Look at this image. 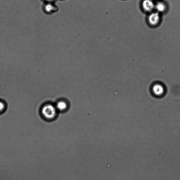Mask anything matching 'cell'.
Here are the masks:
<instances>
[{
	"label": "cell",
	"mask_w": 180,
	"mask_h": 180,
	"mask_svg": "<svg viewBox=\"0 0 180 180\" xmlns=\"http://www.w3.org/2000/svg\"><path fill=\"white\" fill-rule=\"evenodd\" d=\"M42 113L45 118L51 120L56 117L57 109L56 107L51 104L45 105L42 108Z\"/></svg>",
	"instance_id": "1"
},
{
	"label": "cell",
	"mask_w": 180,
	"mask_h": 180,
	"mask_svg": "<svg viewBox=\"0 0 180 180\" xmlns=\"http://www.w3.org/2000/svg\"><path fill=\"white\" fill-rule=\"evenodd\" d=\"M149 22L152 26H156L158 24L160 21V16L159 13H151L149 15L148 18Z\"/></svg>",
	"instance_id": "2"
},
{
	"label": "cell",
	"mask_w": 180,
	"mask_h": 180,
	"mask_svg": "<svg viewBox=\"0 0 180 180\" xmlns=\"http://www.w3.org/2000/svg\"><path fill=\"white\" fill-rule=\"evenodd\" d=\"M142 6L145 11L150 12L155 9V5L152 0H144L142 2Z\"/></svg>",
	"instance_id": "3"
},
{
	"label": "cell",
	"mask_w": 180,
	"mask_h": 180,
	"mask_svg": "<svg viewBox=\"0 0 180 180\" xmlns=\"http://www.w3.org/2000/svg\"><path fill=\"white\" fill-rule=\"evenodd\" d=\"M164 87L160 84H156L153 88V92L156 95L160 96L162 95L164 92Z\"/></svg>",
	"instance_id": "4"
},
{
	"label": "cell",
	"mask_w": 180,
	"mask_h": 180,
	"mask_svg": "<svg viewBox=\"0 0 180 180\" xmlns=\"http://www.w3.org/2000/svg\"><path fill=\"white\" fill-rule=\"evenodd\" d=\"M155 9H156L157 12L162 13L165 11L166 6L164 3L161 2H158L155 5Z\"/></svg>",
	"instance_id": "5"
},
{
	"label": "cell",
	"mask_w": 180,
	"mask_h": 180,
	"mask_svg": "<svg viewBox=\"0 0 180 180\" xmlns=\"http://www.w3.org/2000/svg\"><path fill=\"white\" fill-rule=\"evenodd\" d=\"M67 105L66 102L63 101H60L57 103L56 108L57 110L63 111L66 109Z\"/></svg>",
	"instance_id": "6"
},
{
	"label": "cell",
	"mask_w": 180,
	"mask_h": 180,
	"mask_svg": "<svg viewBox=\"0 0 180 180\" xmlns=\"http://www.w3.org/2000/svg\"><path fill=\"white\" fill-rule=\"evenodd\" d=\"M55 10H56V7L51 4H48L45 6V10L47 13H52L55 11Z\"/></svg>",
	"instance_id": "7"
},
{
	"label": "cell",
	"mask_w": 180,
	"mask_h": 180,
	"mask_svg": "<svg viewBox=\"0 0 180 180\" xmlns=\"http://www.w3.org/2000/svg\"><path fill=\"white\" fill-rule=\"evenodd\" d=\"M5 107L4 104L3 102L0 101V112L3 111Z\"/></svg>",
	"instance_id": "8"
},
{
	"label": "cell",
	"mask_w": 180,
	"mask_h": 180,
	"mask_svg": "<svg viewBox=\"0 0 180 180\" xmlns=\"http://www.w3.org/2000/svg\"><path fill=\"white\" fill-rule=\"evenodd\" d=\"M46 1H49L50 2V1H53L54 0H46Z\"/></svg>",
	"instance_id": "9"
}]
</instances>
